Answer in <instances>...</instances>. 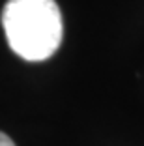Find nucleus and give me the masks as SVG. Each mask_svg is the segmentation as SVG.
Returning a JSON list of instances; mask_svg holds the SVG:
<instances>
[{
	"instance_id": "nucleus-1",
	"label": "nucleus",
	"mask_w": 144,
	"mask_h": 146,
	"mask_svg": "<svg viewBox=\"0 0 144 146\" xmlns=\"http://www.w3.org/2000/svg\"><path fill=\"white\" fill-rule=\"evenodd\" d=\"M2 26L11 51L28 62L47 60L62 43V13L54 0H8Z\"/></svg>"
},
{
	"instance_id": "nucleus-2",
	"label": "nucleus",
	"mask_w": 144,
	"mask_h": 146,
	"mask_svg": "<svg viewBox=\"0 0 144 146\" xmlns=\"http://www.w3.org/2000/svg\"><path fill=\"white\" fill-rule=\"evenodd\" d=\"M0 146H15V142H13L6 133H2V131H0Z\"/></svg>"
}]
</instances>
